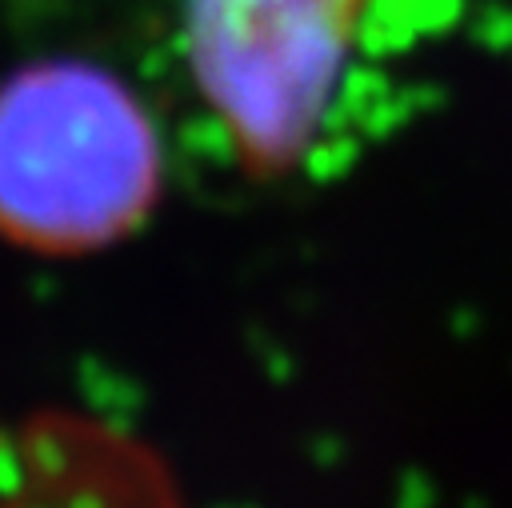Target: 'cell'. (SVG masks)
<instances>
[{
  "instance_id": "obj_1",
  "label": "cell",
  "mask_w": 512,
  "mask_h": 508,
  "mask_svg": "<svg viewBox=\"0 0 512 508\" xmlns=\"http://www.w3.org/2000/svg\"><path fill=\"white\" fill-rule=\"evenodd\" d=\"M160 184V128L112 68L48 56L0 80V240L100 252L152 216Z\"/></svg>"
},
{
  "instance_id": "obj_2",
  "label": "cell",
  "mask_w": 512,
  "mask_h": 508,
  "mask_svg": "<svg viewBox=\"0 0 512 508\" xmlns=\"http://www.w3.org/2000/svg\"><path fill=\"white\" fill-rule=\"evenodd\" d=\"M372 0H184V56L252 176L296 168L344 80Z\"/></svg>"
}]
</instances>
